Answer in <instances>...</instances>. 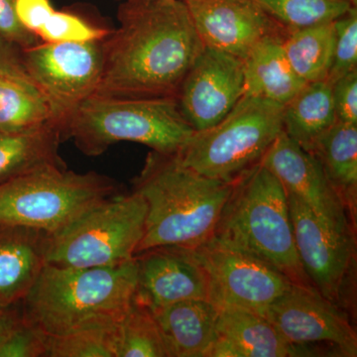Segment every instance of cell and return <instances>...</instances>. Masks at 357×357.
<instances>
[{
	"label": "cell",
	"mask_w": 357,
	"mask_h": 357,
	"mask_svg": "<svg viewBox=\"0 0 357 357\" xmlns=\"http://www.w3.org/2000/svg\"><path fill=\"white\" fill-rule=\"evenodd\" d=\"M137 289L135 259L112 267L45 264L21 301L23 314L47 335L119 325Z\"/></svg>",
	"instance_id": "3"
},
{
	"label": "cell",
	"mask_w": 357,
	"mask_h": 357,
	"mask_svg": "<svg viewBox=\"0 0 357 357\" xmlns=\"http://www.w3.org/2000/svg\"><path fill=\"white\" fill-rule=\"evenodd\" d=\"M102 41L39 42L22 50L26 73L50 103L59 126L98 91Z\"/></svg>",
	"instance_id": "9"
},
{
	"label": "cell",
	"mask_w": 357,
	"mask_h": 357,
	"mask_svg": "<svg viewBox=\"0 0 357 357\" xmlns=\"http://www.w3.org/2000/svg\"><path fill=\"white\" fill-rule=\"evenodd\" d=\"M49 122H57L50 103L32 82L0 77V130H24Z\"/></svg>",
	"instance_id": "25"
},
{
	"label": "cell",
	"mask_w": 357,
	"mask_h": 357,
	"mask_svg": "<svg viewBox=\"0 0 357 357\" xmlns=\"http://www.w3.org/2000/svg\"><path fill=\"white\" fill-rule=\"evenodd\" d=\"M287 198L296 250L307 278L321 296L344 307L356 252L354 234L333 229L292 195Z\"/></svg>",
	"instance_id": "11"
},
{
	"label": "cell",
	"mask_w": 357,
	"mask_h": 357,
	"mask_svg": "<svg viewBox=\"0 0 357 357\" xmlns=\"http://www.w3.org/2000/svg\"><path fill=\"white\" fill-rule=\"evenodd\" d=\"M9 307H6V309H4V307H0V326H1L2 323H3L4 319H6V316L7 314V311H8Z\"/></svg>",
	"instance_id": "36"
},
{
	"label": "cell",
	"mask_w": 357,
	"mask_h": 357,
	"mask_svg": "<svg viewBox=\"0 0 357 357\" xmlns=\"http://www.w3.org/2000/svg\"><path fill=\"white\" fill-rule=\"evenodd\" d=\"M215 338L208 357L311 356L309 347L288 342L261 314L218 307Z\"/></svg>",
	"instance_id": "17"
},
{
	"label": "cell",
	"mask_w": 357,
	"mask_h": 357,
	"mask_svg": "<svg viewBox=\"0 0 357 357\" xmlns=\"http://www.w3.org/2000/svg\"><path fill=\"white\" fill-rule=\"evenodd\" d=\"M0 357H47L46 335L25 318L20 303L0 326Z\"/></svg>",
	"instance_id": "29"
},
{
	"label": "cell",
	"mask_w": 357,
	"mask_h": 357,
	"mask_svg": "<svg viewBox=\"0 0 357 357\" xmlns=\"http://www.w3.org/2000/svg\"><path fill=\"white\" fill-rule=\"evenodd\" d=\"M194 250L208 275V300L217 307H241L262 314L294 284L267 263L213 239Z\"/></svg>",
	"instance_id": "10"
},
{
	"label": "cell",
	"mask_w": 357,
	"mask_h": 357,
	"mask_svg": "<svg viewBox=\"0 0 357 357\" xmlns=\"http://www.w3.org/2000/svg\"><path fill=\"white\" fill-rule=\"evenodd\" d=\"M284 105L243 96L222 121L194 132L177 157L206 177L234 183L260 163L283 130Z\"/></svg>",
	"instance_id": "7"
},
{
	"label": "cell",
	"mask_w": 357,
	"mask_h": 357,
	"mask_svg": "<svg viewBox=\"0 0 357 357\" xmlns=\"http://www.w3.org/2000/svg\"><path fill=\"white\" fill-rule=\"evenodd\" d=\"M62 139L72 138L88 156H100L122 141L153 151L177 154L195 131L177 98H119L93 95L79 103L60 126Z\"/></svg>",
	"instance_id": "5"
},
{
	"label": "cell",
	"mask_w": 357,
	"mask_h": 357,
	"mask_svg": "<svg viewBox=\"0 0 357 357\" xmlns=\"http://www.w3.org/2000/svg\"><path fill=\"white\" fill-rule=\"evenodd\" d=\"M244 96L243 61L204 47L185 75L177 100L195 132L222 121Z\"/></svg>",
	"instance_id": "13"
},
{
	"label": "cell",
	"mask_w": 357,
	"mask_h": 357,
	"mask_svg": "<svg viewBox=\"0 0 357 357\" xmlns=\"http://www.w3.org/2000/svg\"><path fill=\"white\" fill-rule=\"evenodd\" d=\"M47 357H117V326L46 335Z\"/></svg>",
	"instance_id": "28"
},
{
	"label": "cell",
	"mask_w": 357,
	"mask_h": 357,
	"mask_svg": "<svg viewBox=\"0 0 357 357\" xmlns=\"http://www.w3.org/2000/svg\"><path fill=\"white\" fill-rule=\"evenodd\" d=\"M48 234L20 225H0V307L24 299L46 264Z\"/></svg>",
	"instance_id": "18"
},
{
	"label": "cell",
	"mask_w": 357,
	"mask_h": 357,
	"mask_svg": "<svg viewBox=\"0 0 357 357\" xmlns=\"http://www.w3.org/2000/svg\"><path fill=\"white\" fill-rule=\"evenodd\" d=\"M285 29L335 22L352 6L347 0H255Z\"/></svg>",
	"instance_id": "27"
},
{
	"label": "cell",
	"mask_w": 357,
	"mask_h": 357,
	"mask_svg": "<svg viewBox=\"0 0 357 357\" xmlns=\"http://www.w3.org/2000/svg\"><path fill=\"white\" fill-rule=\"evenodd\" d=\"M335 42L333 22L286 29L282 38L289 63L307 84L326 81L333 65Z\"/></svg>",
	"instance_id": "24"
},
{
	"label": "cell",
	"mask_w": 357,
	"mask_h": 357,
	"mask_svg": "<svg viewBox=\"0 0 357 357\" xmlns=\"http://www.w3.org/2000/svg\"><path fill=\"white\" fill-rule=\"evenodd\" d=\"M146 217V202L138 192H119L48 236L46 264L91 268L130 261L144 236Z\"/></svg>",
	"instance_id": "8"
},
{
	"label": "cell",
	"mask_w": 357,
	"mask_h": 357,
	"mask_svg": "<svg viewBox=\"0 0 357 357\" xmlns=\"http://www.w3.org/2000/svg\"><path fill=\"white\" fill-rule=\"evenodd\" d=\"M119 28L102 41V74L95 95L177 98L204 49L183 0H126Z\"/></svg>",
	"instance_id": "1"
},
{
	"label": "cell",
	"mask_w": 357,
	"mask_h": 357,
	"mask_svg": "<svg viewBox=\"0 0 357 357\" xmlns=\"http://www.w3.org/2000/svg\"><path fill=\"white\" fill-rule=\"evenodd\" d=\"M288 342L298 347L335 345L342 356H357V335L344 307L321 296L312 286L292 284L263 312Z\"/></svg>",
	"instance_id": "12"
},
{
	"label": "cell",
	"mask_w": 357,
	"mask_h": 357,
	"mask_svg": "<svg viewBox=\"0 0 357 357\" xmlns=\"http://www.w3.org/2000/svg\"><path fill=\"white\" fill-rule=\"evenodd\" d=\"M109 30L89 24L75 14L57 11L49 13L36 35L44 42L100 41Z\"/></svg>",
	"instance_id": "30"
},
{
	"label": "cell",
	"mask_w": 357,
	"mask_h": 357,
	"mask_svg": "<svg viewBox=\"0 0 357 357\" xmlns=\"http://www.w3.org/2000/svg\"><path fill=\"white\" fill-rule=\"evenodd\" d=\"M61 141L57 122L24 130H0V184L44 167L65 165L59 156Z\"/></svg>",
	"instance_id": "21"
},
{
	"label": "cell",
	"mask_w": 357,
	"mask_h": 357,
	"mask_svg": "<svg viewBox=\"0 0 357 357\" xmlns=\"http://www.w3.org/2000/svg\"><path fill=\"white\" fill-rule=\"evenodd\" d=\"M168 357H208L218 307L210 300L181 301L152 310Z\"/></svg>",
	"instance_id": "19"
},
{
	"label": "cell",
	"mask_w": 357,
	"mask_h": 357,
	"mask_svg": "<svg viewBox=\"0 0 357 357\" xmlns=\"http://www.w3.org/2000/svg\"><path fill=\"white\" fill-rule=\"evenodd\" d=\"M307 152L318 160L354 220L357 197V124L335 121Z\"/></svg>",
	"instance_id": "22"
},
{
	"label": "cell",
	"mask_w": 357,
	"mask_h": 357,
	"mask_svg": "<svg viewBox=\"0 0 357 357\" xmlns=\"http://www.w3.org/2000/svg\"><path fill=\"white\" fill-rule=\"evenodd\" d=\"M284 33L262 39L243 59L244 96L285 105L306 86L286 57Z\"/></svg>",
	"instance_id": "20"
},
{
	"label": "cell",
	"mask_w": 357,
	"mask_h": 357,
	"mask_svg": "<svg viewBox=\"0 0 357 357\" xmlns=\"http://www.w3.org/2000/svg\"><path fill=\"white\" fill-rule=\"evenodd\" d=\"M260 163L292 195L333 229L354 234L347 206L326 178L316 157L282 130Z\"/></svg>",
	"instance_id": "14"
},
{
	"label": "cell",
	"mask_w": 357,
	"mask_h": 357,
	"mask_svg": "<svg viewBox=\"0 0 357 357\" xmlns=\"http://www.w3.org/2000/svg\"><path fill=\"white\" fill-rule=\"evenodd\" d=\"M347 1L351 2L352 4H354V6H356V0H347Z\"/></svg>",
	"instance_id": "37"
},
{
	"label": "cell",
	"mask_w": 357,
	"mask_h": 357,
	"mask_svg": "<svg viewBox=\"0 0 357 357\" xmlns=\"http://www.w3.org/2000/svg\"><path fill=\"white\" fill-rule=\"evenodd\" d=\"M234 183L202 175L176 154L152 150L133 180L147 204L145 232L136 255L158 246L196 248L213 238Z\"/></svg>",
	"instance_id": "2"
},
{
	"label": "cell",
	"mask_w": 357,
	"mask_h": 357,
	"mask_svg": "<svg viewBox=\"0 0 357 357\" xmlns=\"http://www.w3.org/2000/svg\"><path fill=\"white\" fill-rule=\"evenodd\" d=\"M337 121L332 84L326 81L307 84L284 105L283 131L307 151Z\"/></svg>",
	"instance_id": "23"
},
{
	"label": "cell",
	"mask_w": 357,
	"mask_h": 357,
	"mask_svg": "<svg viewBox=\"0 0 357 357\" xmlns=\"http://www.w3.org/2000/svg\"><path fill=\"white\" fill-rule=\"evenodd\" d=\"M335 30V52L326 82L333 84L340 77L357 69V10L352 6L333 22Z\"/></svg>",
	"instance_id": "31"
},
{
	"label": "cell",
	"mask_w": 357,
	"mask_h": 357,
	"mask_svg": "<svg viewBox=\"0 0 357 357\" xmlns=\"http://www.w3.org/2000/svg\"><path fill=\"white\" fill-rule=\"evenodd\" d=\"M204 47L241 59L285 28L255 0H183Z\"/></svg>",
	"instance_id": "15"
},
{
	"label": "cell",
	"mask_w": 357,
	"mask_h": 357,
	"mask_svg": "<svg viewBox=\"0 0 357 357\" xmlns=\"http://www.w3.org/2000/svg\"><path fill=\"white\" fill-rule=\"evenodd\" d=\"M117 357H168L153 312L136 296L117 325Z\"/></svg>",
	"instance_id": "26"
},
{
	"label": "cell",
	"mask_w": 357,
	"mask_h": 357,
	"mask_svg": "<svg viewBox=\"0 0 357 357\" xmlns=\"http://www.w3.org/2000/svg\"><path fill=\"white\" fill-rule=\"evenodd\" d=\"M53 9L50 0H16L15 2V13L21 24L35 35Z\"/></svg>",
	"instance_id": "34"
},
{
	"label": "cell",
	"mask_w": 357,
	"mask_h": 357,
	"mask_svg": "<svg viewBox=\"0 0 357 357\" xmlns=\"http://www.w3.org/2000/svg\"><path fill=\"white\" fill-rule=\"evenodd\" d=\"M15 2L16 0H0V36L24 50L38 44L40 39L21 24L16 15Z\"/></svg>",
	"instance_id": "33"
},
{
	"label": "cell",
	"mask_w": 357,
	"mask_h": 357,
	"mask_svg": "<svg viewBox=\"0 0 357 357\" xmlns=\"http://www.w3.org/2000/svg\"><path fill=\"white\" fill-rule=\"evenodd\" d=\"M211 239L267 263L294 284L312 286L296 250L287 194L261 163L234 182Z\"/></svg>",
	"instance_id": "4"
},
{
	"label": "cell",
	"mask_w": 357,
	"mask_h": 357,
	"mask_svg": "<svg viewBox=\"0 0 357 357\" xmlns=\"http://www.w3.org/2000/svg\"><path fill=\"white\" fill-rule=\"evenodd\" d=\"M119 194L112 178L44 167L0 184V225L57 234L89 208Z\"/></svg>",
	"instance_id": "6"
},
{
	"label": "cell",
	"mask_w": 357,
	"mask_h": 357,
	"mask_svg": "<svg viewBox=\"0 0 357 357\" xmlns=\"http://www.w3.org/2000/svg\"><path fill=\"white\" fill-rule=\"evenodd\" d=\"M137 265L135 296L151 310L181 301L208 300V275L194 248L158 246L134 256Z\"/></svg>",
	"instance_id": "16"
},
{
	"label": "cell",
	"mask_w": 357,
	"mask_h": 357,
	"mask_svg": "<svg viewBox=\"0 0 357 357\" xmlns=\"http://www.w3.org/2000/svg\"><path fill=\"white\" fill-rule=\"evenodd\" d=\"M332 91L337 121L357 124V69L335 81Z\"/></svg>",
	"instance_id": "32"
},
{
	"label": "cell",
	"mask_w": 357,
	"mask_h": 357,
	"mask_svg": "<svg viewBox=\"0 0 357 357\" xmlns=\"http://www.w3.org/2000/svg\"><path fill=\"white\" fill-rule=\"evenodd\" d=\"M0 77L30 81L23 63L22 49L0 36Z\"/></svg>",
	"instance_id": "35"
}]
</instances>
